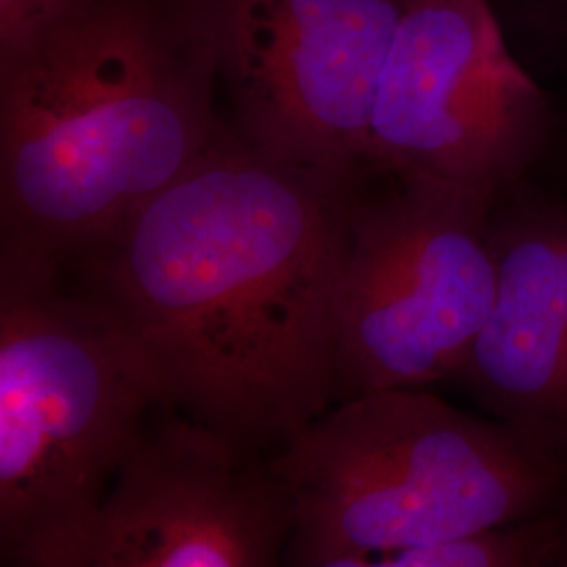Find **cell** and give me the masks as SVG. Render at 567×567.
I'll return each mask as SVG.
<instances>
[{"instance_id":"obj_1","label":"cell","mask_w":567,"mask_h":567,"mask_svg":"<svg viewBox=\"0 0 567 567\" xmlns=\"http://www.w3.org/2000/svg\"><path fill=\"white\" fill-rule=\"evenodd\" d=\"M358 182L271 161L221 122L112 243L74 264L116 311L161 408L252 452L328 412Z\"/></svg>"},{"instance_id":"obj_5","label":"cell","mask_w":567,"mask_h":567,"mask_svg":"<svg viewBox=\"0 0 567 567\" xmlns=\"http://www.w3.org/2000/svg\"><path fill=\"white\" fill-rule=\"evenodd\" d=\"M494 196L419 175L368 173L358 182L334 299L344 400L450 381L465 364L494 303Z\"/></svg>"},{"instance_id":"obj_7","label":"cell","mask_w":567,"mask_h":567,"mask_svg":"<svg viewBox=\"0 0 567 567\" xmlns=\"http://www.w3.org/2000/svg\"><path fill=\"white\" fill-rule=\"evenodd\" d=\"M227 124L271 161L362 179L405 0H198Z\"/></svg>"},{"instance_id":"obj_3","label":"cell","mask_w":567,"mask_h":567,"mask_svg":"<svg viewBox=\"0 0 567 567\" xmlns=\"http://www.w3.org/2000/svg\"><path fill=\"white\" fill-rule=\"evenodd\" d=\"M269 463L295 508L286 566L365 567L386 550L559 511L567 498L566 466L425 386L347 398Z\"/></svg>"},{"instance_id":"obj_2","label":"cell","mask_w":567,"mask_h":567,"mask_svg":"<svg viewBox=\"0 0 567 567\" xmlns=\"http://www.w3.org/2000/svg\"><path fill=\"white\" fill-rule=\"evenodd\" d=\"M198 0H68L0 49V238L76 264L215 140Z\"/></svg>"},{"instance_id":"obj_8","label":"cell","mask_w":567,"mask_h":567,"mask_svg":"<svg viewBox=\"0 0 567 567\" xmlns=\"http://www.w3.org/2000/svg\"><path fill=\"white\" fill-rule=\"evenodd\" d=\"M292 526L271 463L163 408L93 519L42 567H271Z\"/></svg>"},{"instance_id":"obj_4","label":"cell","mask_w":567,"mask_h":567,"mask_svg":"<svg viewBox=\"0 0 567 567\" xmlns=\"http://www.w3.org/2000/svg\"><path fill=\"white\" fill-rule=\"evenodd\" d=\"M68 261L0 238V564L86 526L161 398L116 311Z\"/></svg>"},{"instance_id":"obj_6","label":"cell","mask_w":567,"mask_h":567,"mask_svg":"<svg viewBox=\"0 0 567 567\" xmlns=\"http://www.w3.org/2000/svg\"><path fill=\"white\" fill-rule=\"evenodd\" d=\"M557 105L487 0H405L379 79L368 173L498 192L536 175Z\"/></svg>"},{"instance_id":"obj_11","label":"cell","mask_w":567,"mask_h":567,"mask_svg":"<svg viewBox=\"0 0 567 567\" xmlns=\"http://www.w3.org/2000/svg\"><path fill=\"white\" fill-rule=\"evenodd\" d=\"M513 20L567 74V0H508Z\"/></svg>"},{"instance_id":"obj_13","label":"cell","mask_w":567,"mask_h":567,"mask_svg":"<svg viewBox=\"0 0 567 567\" xmlns=\"http://www.w3.org/2000/svg\"><path fill=\"white\" fill-rule=\"evenodd\" d=\"M555 105H557V131H555V140L550 145L547 161L540 166V171L550 166L557 179L564 183V189H567V86L566 95L555 100Z\"/></svg>"},{"instance_id":"obj_12","label":"cell","mask_w":567,"mask_h":567,"mask_svg":"<svg viewBox=\"0 0 567 567\" xmlns=\"http://www.w3.org/2000/svg\"><path fill=\"white\" fill-rule=\"evenodd\" d=\"M68 0H0V49L28 39Z\"/></svg>"},{"instance_id":"obj_9","label":"cell","mask_w":567,"mask_h":567,"mask_svg":"<svg viewBox=\"0 0 567 567\" xmlns=\"http://www.w3.org/2000/svg\"><path fill=\"white\" fill-rule=\"evenodd\" d=\"M487 243L494 303L450 381L567 468V189L548 187L538 175L498 189Z\"/></svg>"},{"instance_id":"obj_10","label":"cell","mask_w":567,"mask_h":567,"mask_svg":"<svg viewBox=\"0 0 567 567\" xmlns=\"http://www.w3.org/2000/svg\"><path fill=\"white\" fill-rule=\"evenodd\" d=\"M561 508L423 547L386 550L365 567H561Z\"/></svg>"},{"instance_id":"obj_14","label":"cell","mask_w":567,"mask_h":567,"mask_svg":"<svg viewBox=\"0 0 567 567\" xmlns=\"http://www.w3.org/2000/svg\"><path fill=\"white\" fill-rule=\"evenodd\" d=\"M561 519H564V538H566V548H564V559H561V567H567V498L561 507Z\"/></svg>"}]
</instances>
